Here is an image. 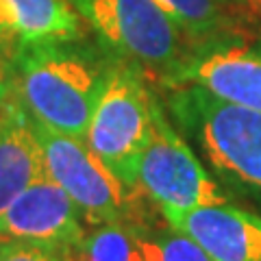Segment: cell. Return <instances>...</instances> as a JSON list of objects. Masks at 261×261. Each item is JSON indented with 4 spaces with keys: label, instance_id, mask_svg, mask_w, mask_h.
Listing matches in <instances>:
<instances>
[{
    "label": "cell",
    "instance_id": "cell-17",
    "mask_svg": "<svg viewBox=\"0 0 261 261\" xmlns=\"http://www.w3.org/2000/svg\"><path fill=\"white\" fill-rule=\"evenodd\" d=\"M15 48H7L0 44V98L7 89L11 87V59H13Z\"/></svg>",
    "mask_w": 261,
    "mask_h": 261
},
{
    "label": "cell",
    "instance_id": "cell-3",
    "mask_svg": "<svg viewBox=\"0 0 261 261\" xmlns=\"http://www.w3.org/2000/svg\"><path fill=\"white\" fill-rule=\"evenodd\" d=\"M113 50L163 85L181 68L192 37L154 0H70Z\"/></svg>",
    "mask_w": 261,
    "mask_h": 261
},
{
    "label": "cell",
    "instance_id": "cell-2",
    "mask_svg": "<svg viewBox=\"0 0 261 261\" xmlns=\"http://www.w3.org/2000/svg\"><path fill=\"white\" fill-rule=\"evenodd\" d=\"M168 111L224 185L261 200V111L224 102L196 85L170 87Z\"/></svg>",
    "mask_w": 261,
    "mask_h": 261
},
{
    "label": "cell",
    "instance_id": "cell-8",
    "mask_svg": "<svg viewBox=\"0 0 261 261\" xmlns=\"http://www.w3.org/2000/svg\"><path fill=\"white\" fill-rule=\"evenodd\" d=\"M85 224L76 202L53 178L44 176L0 214V238L37 244L65 261L85 238Z\"/></svg>",
    "mask_w": 261,
    "mask_h": 261
},
{
    "label": "cell",
    "instance_id": "cell-1",
    "mask_svg": "<svg viewBox=\"0 0 261 261\" xmlns=\"http://www.w3.org/2000/svg\"><path fill=\"white\" fill-rule=\"evenodd\" d=\"M116 61L74 42L18 44L11 59V83L31 118L59 133L85 140Z\"/></svg>",
    "mask_w": 261,
    "mask_h": 261
},
{
    "label": "cell",
    "instance_id": "cell-7",
    "mask_svg": "<svg viewBox=\"0 0 261 261\" xmlns=\"http://www.w3.org/2000/svg\"><path fill=\"white\" fill-rule=\"evenodd\" d=\"M196 85L238 107L261 111V42L224 35L192 39L181 68L166 87Z\"/></svg>",
    "mask_w": 261,
    "mask_h": 261
},
{
    "label": "cell",
    "instance_id": "cell-15",
    "mask_svg": "<svg viewBox=\"0 0 261 261\" xmlns=\"http://www.w3.org/2000/svg\"><path fill=\"white\" fill-rule=\"evenodd\" d=\"M0 261H63L57 252L22 240L0 238Z\"/></svg>",
    "mask_w": 261,
    "mask_h": 261
},
{
    "label": "cell",
    "instance_id": "cell-11",
    "mask_svg": "<svg viewBox=\"0 0 261 261\" xmlns=\"http://www.w3.org/2000/svg\"><path fill=\"white\" fill-rule=\"evenodd\" d=\"M192 39L261 35V0H154Z\"/></svg>",
    "mask_w": 261,
    "mask_h": 261
},
{
    "label": "cell",
    "instance_id": "cell-14",
    "mask_svg": "<svg viewBox=\"0 0 261 261\" xmlns=\"http://www.w3.org/2000/svg\"><path fill=\"white\" fill-rule=\"evenodd\" d=\"M146 261H214L205 250L185 233L168 228H142Z\"/></svg>",
    "mask_w": 261,
    "mask_h": 261
},
{
    "label": "cell",
    "instance_id": "cell-16",
    "mask_svg": "<svg viewBox=\"0 0 261 261\" xmlns=\"http://www.w3.org/2000/svg\"><path fill=\"white\" fill-rule=\"evenodd\" d=\"M0 44L7 48L18 46V31H15V18L11 7L7 5V0H0Z\"/></svg>",
    "mask_w": 261,
    "mask_h": 261
},
{
    "label": "cell",
    "instance_id": "cell-9",
    "mask_svg": "<svg viewBox=\"0 0 261 261\" xmlns=\"http://www.w3.org/2000/svg\"><path fill=\"white\" fill-rule=\"evenodd\" d=\"M166 222L192 238L214 261H261V218L238 207L161 209Z\"/></svg>",
    "mask_w": 261,
    "mask_h": 261
},
{
    "label": "cell",
    "instance_id": "cell-10",
    "mask_svg": "<svg viewBox=\"0 0 261 261\" xmlns=\"http://www.w3.org/2000/svg\"><path fill=\"white\" fill-rule=\"evenodd\" d=\"M44 176V154L31 116L11 83L0 98V214Z\"/></svg>",
    "mask_w": 261,
    "mask_h": 261
},
{
    "label": "cell",
    "instance_id": "cell-6",
    "mask_svg": "<svg viewBox=\"0 0 261 261\" xmlns=\"http://www.w3.org/2000/svg\"><path fill=\"white\" fill-rule=\"evenodd\" d=\"M133 187L157 202L159 209H198L228 202L224 187L170 124L159 102L150 140L135 161Z\"/></svg>",
    "mask_w": 261,
    "mask_h": 261
},
{
    "label": "cell",
    "instance_id": "cell-13",
    "mask_svg": "<svg viewBox=\"0 0 261 261\" xmlns=\"http://www.w3.org/2000/svg\"><path fill=\"white\" fill-rule=\"evenodd\" d=\"M65 261H146L142 226L130 222L92 226Z\"/></svg>",
    "mask_w": 261,
    "mask_h": 261
},
{
    "label": "cell",
    "instance_id": "cell-12",
    "mask_svg": "<svg viewBox=\"0 0 261 261\" xmlns=\"http://www.w3.org/2000/svg\"><path fill=\"white\" fill-rule=\"evenodd\" d=\"M15 18L18 44L74 42L83 37L81 13L70 0H7Z\"/></svg>",
    "mask_w": 261,
    "mask_h": 261
},
{
    "label": "cell",
    "instance_id": "cell-4",
    "mask_svg": "<svg viewBox=\"0 0 261 261\" xmlns=\"http://www.w3.org/2000/svg\"><path fill=\"white\" fill-rule=\"evenodd\" d=\"M157 98L135 63H116L89 120L85 142L130 190L135 161L154 126ZM137 192V190H135Z\"/></svg>",
    "mask_w": 261,
    "mask_h": 261
},
{
    "label": "cell",
    "instance_id": "cell-5",
    "mask_svg": "<svg viewBox=\"0 0 261 261\" xmlns=\"http://www.w3.org/2000/svg\"><path fill=\"white\" fill-rule=\"evenodd\" d=\"M31 122L44 154L46 176L76 202L85 222L89 226L128 222L135 190L113 174L85 140L59 133L35 118Z\"/></svg>",
    "mask_w": 261,
    "mask_h": 261
}]
</instances>
